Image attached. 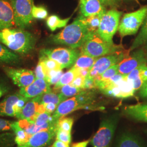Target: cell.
<instances>
[{
	"label": "cell",
	"instance_id": "obj_37",
	"mask_svg": "<svg viewBox=\"0 0 147 147\" xmlns=\"http://www.w3.org/2000/svg\"><path fill=\"white\" fill-rule=\"evenodd\" d=\"M55 119L53 118V116H51V113L47 112V111H45L42 113H39L36 116L34 122L36 125L41 126L49 121H53Z\"/></svg>",
	"mask_w": 147,
	"mask_h": 147
},
{
	"label": "cell",
	"instance_id": "obj_34",
	"mask_svg": "<svg viewBox=\"0 0 147 147\" xmlns=\"http://www.w3.org/2000/svg\"><path fill=\"white\" fill-rule=\"evenodd\" d=\"M62 70H52L46 73L45 80L50 85L56 84L63 75Z\"/></svg>",
	"mask_w": 147,
	"mask_h": 147
},
{
	"label": "cell",
	"instance_id": "obj_3",
	"mask_svg": "<svg viewBox=\"0 0 147 147\" xmlns=\"http://www.w3.org/2000/svg\"><path fill=\"white\" fill-rule=\"evenodd\" d=\"M95 100L96 94L93 90L84 89L78 94L64 101L58 105L53 113V117L54 119L59 120L79 110L96 111L104 109V107L95 105Z\"/></svg>",
	"mask_w": 147,
	"mask_h": 147
},
{
	"label": "cell",
	"instance_id": "obj_17",
	"mask_svg": "<svg viewBox=\"0 0 147 147\" xmlns=\"http://www.w3.org/2000/svg\"><path fill=\"white\" fill-rule=\"evenodd\" d=\"M14 25V14L10 0H0V31Z\"/></svg>",
	"mask_w": 147,
	"mask_h": 147
},
{
	"label": "cell",
	"instance_id": "obj_4",
	"mask_svg": "<svg viewBox=\"0 0 147 147\" xmlns=\"http://www.w3.org/2000/svg\"><path fill=\"white\" fill-rule=\"evenodd\" d=\"M118 50V46L105 42L96 32L92 33L81 47V54L96 58L116 53Z\"/></svg>",
	"mask_w": 147,
	"mask_h": 147
},
{
	"label": "cell",
	"instance_id": "obj_32",
	"mask_svg": "<svg viewBox=\"0 0 147 147\" xmlns=\"http://www.w3.org/2000/svg\"><path fill=\"white\" fill-rule=\"evenodd\" d=\"M59 90V93L68 99L70 97H73L76 95L78 94L84 89L76 87L71 84H67L61 87Z\"/></svg>",
	"mask_w": 147,
	"mask_h": 147
},
{
	"label": "cell",
	"instance_id": "obj_44",
	"mask_svg": "<svg viewBox=\"0 0 147 147\" xmlns=\"http://www.w3.org/2000/svg\"><path fill=\"white\" fill-rule=\"evenodd\" d=\"M10 90V87L7 83L0 80V99Z\"/></svg>",
	"mask_w": 147,
	"mask_h": 147
},
{
	"label": "cell",
	"instance_id": "obj_40",
	"mask_svg": "<svg viewBox=\"0 0 147 147\" xmlns=\"http://www.w3.org/2000/svg\"><path fill=\"white\" fill-rule=\"evenodd\" d=\"M34 73L35 74L36 79H44V80L46 79L45 70L41 61H39Z\"/></svg>",
	"mask_w": 147,
	"mask_h": 147
},
{
	"label": "cell",
	"instance_id": "obj_8",
	"mask_svg": "<svg viewBox=\"0 0 147 147\" xmlns=\"http://www.w3.org/2000/svg\"><path fill=\"white\" fill-rule=\"evenodd\" d=\"M14 11L15 25L18 28L25 29L31 24L33 18L32 9L33 0H10Z\"/></svg>",
	"mask_w": 147,
	"mask_h": 147
},
{
	"label": "cell",
	"instance_id": "obj_25",
	"mask_svg": "<svg viewBox=\"0 0 147 147\" xmlns=\"http://www.w3.org/2000/svg\"><path fill=\"white\" fill-rule=\"evenodd\" d=\"M79 75V70L73 68L64 73L60 80L56 84H55L53 89L57 90L67 84H70Z\"/></svg>",
	"mask_w": 147,
	"mask_h": 147
},
{
	"label": "cell",
	"instance_id": "obj_50",
	"mask_svg": "<svg viewBox=\"0 0 147 147\" xmlns=\"http://www.w3.org/2000/svg\"><path fill=\"white\" fill-rule=\"evenodd\" d=\"M146 58H147V51H146Z\"/></svg>",
	"mask_w": 147,
	"mask_h": 147
},
{
	"label": "cell",
	"instance_id": "obj_14",
	"mask_svg": "<svg viewBox=\"0 0 147 147\" xmlns=\"http://www.w3.org/2000/svg\"><path fill=\"white\" fill-rule=\"evenodd\" d=\"M135 92L131 81L126 79V76L118 83L101 91L104 94L122 99L131 97Z\"/></svg>",
	"mask_w": 147,
	"mask_h": 147
},
{
	"label": "cell",
	"instance_id": "obj_31",
	"mask_svg": "<svg viewBox=\"0 0 147 147\" xmlns=\"http://www.w3.org/2000/svg\"><path fill=\"white\" fill-rule=\"evenodd\" d=\"M15 134L13 131L0 134V147H13L15 144Z\"/></svg>",
	"mask_w": 147,
	"mask_h": 147
},
{
	"label": "cell",
	"instance_id": "obj_43",
	"mask_svg": "<svg viewBox=\"0 0 147 147\" xmlns=\"http://www.w3.org/2000/svg\"><path fill=\"white\" fill-rule=\"evenodd\" d=\"M85 78L86 77L79 75L70 84L76 87H78V88L84 89L83 87H84Z\"/></svg>",
	"mask_w": 147,
	"mask_h": 147
},
{
	"label": "cell",
	"instance_id": "obj_13",
	"mask_svg": "<svg viewBox=\"0 0 147 147\" xmlns=\"http://www.w3.org/2000/svg\"><path fill=\"white\" fill-rule=\"evenodd\" d=\"M3 69L7 76L20 88L31 84L36 79L34 73L31 70L11 67H5Z\"/></svg>",
	"mask_w": 147,
	"mask_h": 147
},
{
	"label": "cell",
	"instance_id": "obj_49",
	"mask_svg": "<svg viewBox=\"0 0 147 147\" xmlns=\"http://www.w3.org/2000/svg\"><path fill=\"white\" fill-rule=\"evenodd\" d=\"M89 141V140H87L82 142H78L74 144L71 147H87Z\"/></svg>",
	"mask_w": 147,
	"mask_h": 147
},
{
	"label": "cell",
	"instance_id": "obj_6",
	"mask_svg": "<svg viewBox=\"0 0 147 147\" xmlns=\"http://www.w3.org/2000/svg\"><path fill=\"white\" fill-rule=\"evenodd\" d=\"M39 53L40 56H44L56 61L63 69L73 66L81 53L76 49L58 47L42 49L40 50Z\"/></svg>",
	"mask_w": 147,
	"mask_h": 147
},
{
	"label": "cell",
	"instance_id": "obj_24",
	"mask_svg": "<svg viewBox=\"0 0 147 147\" xmlns=\"http://www.w3.org/2000/svg\"><path fill=\"white\" fill-rule=\"evenodd\" d=\"M116 147H143L138 138L131 134H124L119 138Z\"/></svg>",
	"mask_w": 147,
	"mask_h": 147
},
{
	"label": "cell",
	"instance_id": "obj_19",
	"mask_svg": "<svg viewBox=\"0 0 147 147\" xmlns=\"http://www.w3.org/2000/svg\"><path fill=\"white\" fill-rule=\"evenodd\" d=\"M42 95L37 96L27 101L16 118L19 120L27 119L34 122L36 116L38 115V110Z\"/></svg>",
	"mask_w": 147,
	"mask_h": 147
},
{
	"label": "cell",
	"instance_id": "obj_39",
	"mask_svg": "<svg viewBox=\"0 0 147 147\" xmlns=\"http://www.w3.org/2000/svg\"><path fill=\"white\" fill-rule=\"evenodd\" d=\"M56 140L67 143L68 144H70L71 141V132L65 131L58 129L56 132Z\"/></svg>",
	"mask_w": 147,
	"mask_h": 147
},
{
	"label": "cell",
	"instance_id": "obj_41",
	"mask_svg": "<svg viewBox=\"0 0 147 147\" xmlns=\"http://www.w3.org/2000/svg\"><path fill=\"white\" fill-rule=\"evenodd\" d=\"M12 121L0 118V132L12 131L11 126Z\"/></svg>",
	"mask_w": 147,
	"mask_h": 147
},
{
	"label": "cell",
	"instance_id": "obj_22",
	"mask_svg": "<svg viewBox=\"0 0 147 147\" xmlns=\"http://www.w3.org/2000/svg\"><path fill=\"white\" fill-rule=\"evenodd\" d=\"M11 126V130L15 134V142L17 147H23L31 136L28 135L25 130L20 126L18 121H12Z\"/></svg>",
	"mask_w": 147,
	"mask_h": 147
},
{
	"label": "cell",
	"instance_id": "obj_35",
	"mask_svg": "<svg viewBox=\"0 0 147 147\" xmlns=\"http://www.w3.org/2000/svg\"><path fill=\"white\" fill-rule=\"evenodd\" d=\"M48 16L47 8L42 5H33L32 9V16L33 19L38 20L45 19Z\"/></svg>",
	"mask_w": 147,
	"mask_h": 147
},
{
	"label": "cell",
	"instance_id": "obj_11",
	"mask_svg": "<svg viewBox=\"0 0 147 147\" xmlns=\"http://www.w3.org/2000/svg\"><path fill=\"white\" fill-rule=\"evenodd\" d=\"M125 56L124 52L118 51L116 53L109 54L107 56L96 59L93 65L90 69L87 76L94 79L96 78L107 69L119 63L124 58Z\"/></svg>",
	"mask_w": 147,
	"mask_h": 147
},
{
	"label": "cell",
	"instance_id": "obj_48",
	"mask_svg": "<svg viewBox=\"0 0 147 147\" xmlns=\"http://www.w3.org/2000/svg\"><path fill=\"white\" fill-rule=\"evenodd\" d=\"M140 94L143 98L147 99V82L143 85V86L141 88Z\"/></svg>",
	"mask_w": 147,
	"mask_h": 147
},
{
	"label": "cell",
	"instance_id": "obj_36",
	"mask_svg": "<svg viewBox=\"0 0 147 147\" xmlns=\"http://www.w3.org/2000/svg\"><path fill=\"white\" fill-rule=\"evenodd\" d=\"M73 123L74 119L72 118H61L57 122V129L65 131L71 132Z\"/></svg>",
	"mask_w": 147,
	"mask_h": 147
},
{
	"label": "cell",
	"instance_id": "obj_12",
	"mask_svg": "<svg viewBox=\"0 0 147 147\" xmlns=\"http://www.w3.org/2000/svg\"><path fill=\"white\" fill-rule=\"evenodd\" d=\"M147 63L146 53L142 49L138 50L131 55H127L119 63V73L126 76L134 69Z\"/></svg>",
	"mask_w": 147,
	"mask_h": 147
},
{
	"label": "cell",
	"instance_id": "obj_5",
	"mask_svg": "<svg viewBox=\"0 0 147 147\" xmlns=\"http://www.w3.org/2000/svg\"><path fill=\"white\" fill-rule=\"evenodd\" d=\"M121 14L122 12L112 9L102 16L97 33L105 42L113 44V37L118 29Z\"/></svg>",
	"mask_w": 147,
	"mask_h": 147
},
{
	"label": "cell",
	"instance_id": "obj_9",
	"mask_svg": "<svg viewBox=\"0 0 147 147\" xmlns=\"http://www.w3.org/2000/svg\"><path fill=\"white\" fill-rule=\"evenodd\" d=\"M117 123L116 117H111L102 121L91 144L93 147H110Z\"/></svg>",
	"mask_w": 147,
	"mask_h": 147
},
{
	"label": "cell",
	"instance_id": "obj_47",
	"mask_svg": "<svg viewBox=\"0 0 147 147\" xmlns=\"http://www.w3.org/2000/svg\"><path fill=\"white\" fill-rule=\"evenodd\" d=\"M51 147H69V144L56 140L53 142Z\"/></svg>",
	"mask_w": 147,
	"mask_h": 147
},
{
	"label": "cell",
	"instance_id": "obj_20",
	"mask_svg": "<svg viewBox=\"0 0 147 147\" xmlns=\"http://www.w3.org/2000/svg\"><path fill=\"white\" fill-rule=\"evenodd\" d=\"M131 81L135 91L141 89L147 82V64H143L132 70L126 76Z\"/></svg>",
	"mask_w": 147,
	"mask_h": 147
},
{
	"label": "cell",
	"instance_id": "obj_1",
	"mask_svg": "<svg viewBox=\"0 0 147 147\" xmlns=\"http://www.w3.org/2000/svg\"><path fill=\"white\" fill-rule=\"evenodd\" d=\"M85 23L84 16L78 17L70 25L64 27L62 31L50 37V42L55 44L67 45L71 49L81 47L90 35Z\"/></svg>",
	"mask_w": 147,
	"mask_h": 147
},
{
	"label": "cell",
	"instance_id": "obj_42",
	"mask_svg": "<svg viewBox=\"0 0 147 147\" xmlns=\"http://www.w3.org/2000/svg\"><path fill=\"white\" fill-rule=\"evenodd\" d=\"M96 88L94 78L86 76L84 80V89H92Z\"/></svg>",
	"mask_w": 147,
	"mask_h": 147
},
{
	"label": "cell",
	"instance_id": "obj_7",
	"mask_svg": "<svg viewBox=\"0 0 147 147\" xmlns=\"http://www.w3.org/2000/svg\"><path fill=\"white\" fill-rule=\"evenodd\" d=\"M147 15V5L138 10L125 14L118 26V31L121 37L136 34L143 24Z\"/></svg>",
	"mask_w": 147,
	"mask_h": 147
},
{
	"label": "cell",
	"instance_id": "obj_10",
	"mask_svg": "<svg viewBox=\"0 0 147 147\" xmlns=\"http://www.w3.org/2000/svg\"><path fill=\"white\" fill-rule=\"evenodd\" d=\"M30 99L19 92L7 95L0 102V116L16 117Z\"/></svg>",
	"mask_w": 147,
	"mask_h": 147
},
{
	"label": "cell",
	"instance_id": "obj_26",
	"mask_svg": "<svg viewBox=\"0 0 147 147\" xmlns=\"http://www.w3.org/2000/svg\"><path fill=\"white\" fill-rule=\"evenodd\" d=\"M146 44H147V15L143 22L141 31L134 40L129 51L134 50L135 49Z\"/></svg>",
	"mask_w": 147,
	"mask_h": 147
},
{
	"label": "cell",
	"instance_id": "obj_18",
	"mask_svg": "<svg viewBox=\"0 0 147 147\" xmlns=\"http://www.w3.org/2000/svg\"><path fill=\"white\" fill-rule=\"evenodd\" d=\"M79 5L81 15L86 18L104 14L106 11L99 0H80Z\"/></svg>",
	"mask_w": 147,
	"mask_h": 147
},
{
	"label": "cell",
	"instance_id": "obj_23",
	"mask_svg": "<svg viewBox=\"0 0 147 147\" xmlns=\"http://www.w3.org/2000/svg\"><path fill=\"white\" fill-rule=\"evenodd\" d=\"M20 57L4 44L0 42V64H16L20 61Z\"/></svg>",
	"mask_w": 147,
	"mask_h": 147
},
{
	"label": "cell",
	"instance_id": "obj_38",
	"mask_svg": "<svg viewBox=\"0 0 147 147\" xmlns=\"http://www.w3.org/2000/svg\"><path fill=\"white\" fill-rule=\"evenodd\" d=\"M119 73V63L116 64L114 65H112L110 68L107 69L102 74H101L98 77L95 79L98 80H107L112 78V76L116 75V74Z\"/></svg>",
	"mask_w": 147,
	"mask_h": 147
},
{
	"label": "cell",
	"instance_id": "obj_16",
	"mask_svg": "<svg viewBox=\"0 0 147 147\" xmlns=\"http://www.w3.org/2000/svg\"><path fill=\"white\" fill-rule=\"evenodd\" d=\"M50 86L44 79H36L31 84L20 88L18 92L27 98L32 99L52 91Z\"/></svg>",
	"mask_w": 147,
	"mask_h": 147
},
{
	"label": "cell",
	"instance_id": "obj_51",
	"mask_svg": "<svg viewBox=\"0 0 147 147\" xmlns=\"http://www.w3.org/2000/svg\"></svg>",
	"mask_w": 147,
	"mask_h": 147
},
{
	"label": "cell",
	"instance_id": "obj_15",
	"mask_svg": "<svg viewBox=\"0 0 147 147\" xmlns=\"http://www.w3.org/2000/svg\"><path fill=\"white\" fill-rule=\"evenodd\" d=\"M57 127L38 132L30 137L22 147H47L56 136Z\"/></svg>",
	"mask_w": 147,
	"mask_h": 147
},
{
	"label": "cell",
	"instance_id": "obj_27",
	"mask_svg": "<svg viewBox=\"0 0 147 147\" xmlns=\"http://www.w3.org/2000/svg\"><path fill=\"white\" fill-rule=\"evenodd\" d=\"M70 19V17L67 19H62L58 16L52 15L47 18V25L48 28L51 31H55L58 28H61L66 26Z\"/></svg>",
	"mask_w": 147,
	"mask_h": 147
},
{
	"label": "cell",
	"instance_id": "obj_46",
	"mask_svg": "<svg viewBox=\"0 0 147 147\" xmlns=\"http://www.w3.org/2000/svg\"><path fill=\"white\" fill-rule=\"evenodd\" d=\"M44 106L45 111H47V112L52 114L53 113L55 110H56L58 105L53 104V103H47V104H42Z\"/></svg>",
	"mask_w": 147,
	"mask_h": 147
},
{
	"label": "cell",
	"instance_id": "obj_2",
	"mask_svg": "<svg viewBox=\"0 0 147 147\" xmlns=\"http://www.w3.org/2000/svg\"><path fill=\"white\" fill-rule=\"evenodd\" d=\"M0 42L14 53L27 55L34 49L37 39L25 29L10 28L0 31Z\"/></svg>",
	"mask_w": 147,
	"mask_h": 147
},
{
	"label": "cell",
	"instance_id": "obj_45",
	"mask_svg": "<svg viewBox=\"0 0 147 147\" xmlns=\"http://www.w3.org/2000/svg\"><path fill=\"white\" fill-rule=\"evenodd\" d=\"M104 6L113 7L118 5L122 0H99Z\"/></svg>",
	"mask_w": 147,
	"mask_h": 147
},
{
	"label": "cell",
	"instance_id": "obj_33",
	"mask_svg": "<svg viewBox=\"0 0 147 147\" xmlns=\"http://www.w3.org/2000/svg\"><path fill=\"white\" fill-rule=\"evenodd\" d=\"M39 61H41L45 70V73L47 71L52 70H62L61 66L56 61L48 58L44 56H40Z\"/></svg>",
	"mask_w": 147,
	"mask_h": 147
},
{
	"label": "cell",
	"instance_id": "obj_29",
	"mask_svg": "<svg viewBox=\"0 0 147 147\" xmlns=\"http://www.w3.org/2000/svg\"><path fill=\"white\" fill-rule=\"evenodd\" d=\"M65 100H67V99L59 93H56L51 91L42 95L40 104H44L51 102L58 105Z\"/></svg>",
	"mask_w": 147,
	"mask_h": 147
},
{
	"label": "cell",
	"instance_id": "obj_30",
	"mask_svg": "<svg viewBox=\"0 0 147 147\" xmlns=\"http://www.w3.org/2000/svg\"><path fill=\"white\" fill-rule=\"evenodd\" d=\"M104 13V14H105ZM104 14L90 16L89 17H84V21L90 33H96L100 25L102 16Z\"/></svg>",
	"mask_w": 147,
	"mask_h": 147
},
{
	"label": "cell",
	"instance_id": "obj_21",
	"mask_svg": "<svg viewBox=\"0 0 147 147\" xmlns=\"http://www.w3.org/2000/svg\"><path fill=\"white\" fill-rule=\"evenodd\" d=\"M124 113L132 119L147 123V104H138L125 107Z\"/></svg>",
	"mask_w": 147,
	"mask_h": 147
},
{
	"label": "cell",
	"instance_id": "obj_28",
	"mask_svg": "<svg viewBox=\"0 0 147 147\" xmlns=\"http://www.w3.org/2000/svg\"><path fill=\"white\" fill-rule=\"evenodd\" d=\"M96 58L90 57L89 56L81 54L75 63H74L73 68L78 70L81 69H88L90 70L93 65Z\"/></svg>",
	"mask_w": 147,
	"mask_h": 147
}]
</instances>
